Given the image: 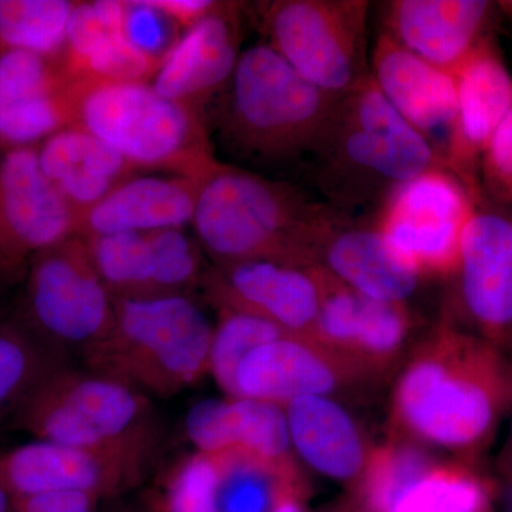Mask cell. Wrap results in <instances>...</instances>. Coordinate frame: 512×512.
<instances>
[{
  "label": "cell",
  "instance_id": "33",
  "mask_svg": "<svg viewBox=\"0 0 512 512\" xmlns=\"http://www.w3.org/2000/svg\"><path fill=\"white\" fill-rule=\"evenodd\" d=\"M289 335L268 320L248 313L220 311L214 326L210 373L227 397H238L237 372L242 360L256 348Z\"/></svg>",
  "mask_w": 512,
  "mask_h": 512
},
{
  "label": "cell",
  "instance_id": "40",
  "mask_svg": "<svg viewBox=\"0 0 512 512\" xmlns=\"http://www.w3.org/2000/svg\"><path fill=\"white\" fill-rule=\"evenodd\" d=\"M510 414V434H508L507 446H505L503 456H501L500 470L501 474H503V476L512 483V404L510 407Z\"/></svg>",
  "mask_w": 512,
  "mask_h": 512
},
{
  "label": "cell",
  "instance_id": "41",
  "mask_svg": "<svg viewBox=\"0 0 512 512\" xmlns=\"http://www.w3.org/2000/svg\"><path fill=\"white\" fill-rule=\"evenodd\" d=\"M12 503V495L0 484V512H10V510H12Z\"/></svg>",
  "mask_w": 512,
  "mask_h": 512
},
{
  "label": "cell",
  "instance_id": "16",
  "mask_svg": "<svg viewBox=\"0 0 512 512\" xmlns=\"http://www.w3.org/2000/svg\"><path fill=\"white\" fill-rule=\"evenodd\" d=\"M87 83L64 73L59 57L32 52L0 56V147H36L76 124Z\"/></svg>",
  "mask_w": 512,
  "mask_h": 512
},
{
  "label": "cell",
  "instance_id": "20",
  "mask_svg": "<svg viewBox=\"0 0 512 512\" xmlns=\"http://www.w3.org/2000/svg\"><path fill=\"white\" fill-rule=\"evenodd\" d=\"M497 3L488 0H392L383 9V30L404 49L454 73L491 36Z\"/></svg>",
  "mask_w": 512,
  "mask_h": 512
},
{
  "label": "cell",
  "instance_id": "4",
  "mask_svg": "<svg viewBox=\"0 0 512 512\" xmlns=\"http://www.w3.org/2000/svg\"><path fill=\"white\" fill-rule=\"evenodd\" d=\"M303 79L266 43L244 50L208 126L245 160L279 163L312 154L339 103Z\"/></svg>",
  "mask_w": 512,
  "mask_h": 512
},
{
  "label": "cell",
  "instance_id": "19",
  "mask_svg": "<svg viewBox=\"0 0 512 512\" xmlns=\"http://www.w3.org/2000/svg\"><path fill=\"white\" fill-rule=\"evenodd\" d=\"M147 467L52 441L35 440L0 453V484L13 498L77 491L103 500L133 487Z\"/></svg>",
  "mask_w": 512,
  "mask_h": 512
},
{
  "label": "cell",
  "instance_id": "45",
  "mask_svg": "<svg viewBox=\"0 0 512 512\" xmlns=\"http://www.w3.org/2000/svg\"><path fill=\"white\" fill-rule=\"evenodd\" d=\"M3 150L2 147H0V158H2Z\"/></svg>",
  "mask_w": 512,
  "mask_h": 512
},
{
  "label": "cell",
  "instance_id": "10",
  "mask_svg": "<svg viewBox=\"0 0 512 512\" xmlns=\"http://www.w3.org/2000/svg\"><path fill=\"white\" fill-rule=\"evenodd\" d=\"M480 207L446 167L396 185L377 207L376 228L423 279H453L471 218Z\"/></svg>",
  "mask_w": 512,
  "mask_h": 512
},
{
  "label": "cell",
  "instance_id": "42",
  "mask_svg": "<svg viewBox=\"0 0 512 512\" xmlns=\"http://www.w3.org/2000/svg\"><path fill=\"white\" fill-rule=\"evenodd\" d=\"M275 512H305V507H303V501H292V503L282 505Z\"/></svg>",
  "mask_w": 512,
  "mask_h": 512
},
{
  "label": "cell",
  "instance_id": "29",
  "mask_svg": "<svg viewBox=\"0 0 512 512\" xmlns=\"http://www.w3.org/2000/svg\"><path fill=\"white\" fill-rule=\"evenodd\" d=\"M437 463L430 448L387 436L373 450L352 500L362 512H394L400 498Z\"/></svg>",
  "mask_w": 512,
  "mask_h": 512
},
{
  "label": "cell",
  "instance_id": "3",
  "mask_svg": "<svg viewBox=\"0 0 512 512\" xmlns=\"http://www.w3.org/2000/svg\"><path fill=\"white\" fill-rule=\"evenodd\" d=\"M315 175L340 211L377 202L431 168L443 154L387 101L370 73L343 96L315 150Z\"/></svg>",
  "mask_w": 512,
  "mask_h": 512
},
{
  "label": "cell",
  "instance_id": "36",
  "mask_svg": "<svg viewBox=\"0 0 512 512\" xmlns=\"http://www.w3.org/2000/svg\"><path fill=\"white\" fill-rule=\"evenodd\" d=\"M121 33L138 52L160 63L183 36V30L153 0L123 2Z\"/></svg>",
  "mask_w": 512,
  "mask_h": 512
},
{
  "label": "cell",
  "instance_id": "25",
  "mask_svg": "<svg viewBox=\"0 0 512 512\" xmlns=\"http://www.w3.org/2000/svg\"><path fill=\"white\" fill-rule=\"evenodd\" d=\"M202 180L178 175H134L79 222L80 237L147 234L191 224Z\"/></svg>",
  "mask_w": 512,
  "mask_h": 512
},
{
  "label": "cell",
  "instance_id": "24",
  "mask_svg": "<svg viewBox=\"0 0 512 512\" xmlns=\"http://www.w3.org/2000/svg\"><path fill=\"white\" fill-rule=\"evenodd\" d=\"M369 73L404 120L430 140V133L450 128L456 117L453 73L424 62L384 32L370 53Z\"/></svg>",
  "mask_w": 512,
  "mask_h": 512
},
{
  "label": "cell",
  "instance_id": "8",
  "mask_svg": "<svg viewBox=\"0 0 512 512\" xmlns=\"http://www.w3.org/2000/svg\"><path fill=\"white\" fill-rule=\"evenodd\" d=\"M366 0H274L256 6L259 28L292 69L342 99L369 74Z\"/></svg>",
  "mask_w": 512,
  "mask_h": 512
},
{
  "label": "cell",
  "instance_id": "43",
  "mask_svg": "<svg viewBox=\"0 0 512 512\" xmlns=\"http://www.w3.org/2000/svg\"><path fill=\"white\" fill-rule=\"evenodd\" d=\"M332 512H362L359 507H357V504L355 501H349V503L340 505L339 508H336V510H333Z\"/></svg>",
  "mask_w": 512,
  "mask_h": 512
},
{
  "label": "cell",
  "instance_id": "18",
  "mask_svg": "<svg viewBox=\"0 0 512 512\" xmlns=\"http://www.w3.org/2000/svg\"><path fill=\"white\" fill-rule=\"evenodd\" d=\"M241 9V3L220 2L210 15L184 32L161 60L151 80L154 90L207 119L241 57Z\"/></svg>",
  "mask_w": 512,
  "mask_h": 512
},
{
  "label": "cell",
  "instance_id": "38",
  "mask_svg": "<svg viewBox=\"0 0 512 512\" xmlns=\"http://www.w3.org/2000/svg\"><path fill=\"white\" fill-rule=\"evenodd\" d=\"M99 498L77 491H55L13 498L10 512H86L96 510Z\"/></svg>",
  "mask_w": 512,
  "mask_h": 512
},
{
  "label": "cell",
  "instance_id": "22",
  "mask_svg": "<svg viewBox=\"0 0 512 512\" xmlns=\"http://www.w3.org/2000/svg\"><path fill=\"white\" fill-rule=\"evenodd\" d=\"M284 409L295 457L320 476L355 490L376 446L345 402L299 397Z\"/></svg>",
  "mask_w": 512,
  "mask_h": 512
},
{
  "label": "cell",
  "instance_id": "31",
  "mask_svg": "<svg viewBox=\"0 0 512 512\" xmlns=\"http://www.w3.org/2000/svg\"><path fill=\"white\" fill-rule=\"evenodd\" d=\"M76 5L72 0H0V56L59 57Z\"/></svg>",
  "mask_w": 512,
  "mask_h": 512
},
{
  "label": "cell",
  "instance_id": "23",
  "mask_svg": "<svg viewBox=\"0 0 512 512\" xmlns=\"http://www.w3.org/2000/svg\"><path fill=\"white\" fill-rule=\"evenodd\" d=\"M185 431L198 453L242 450L265 460L296 463L285 409L279 404L247 397L201 400L187 413Z\"/></svg>",
  "mask_w": 512,
  "mask_h": 512
},
{
  "label": "cell",
  "instance_id": "34",
  "mask_svg": "<svg viewBox=\"0 0 512 512\" xmlns=\"http://www.w3.org/2000/svg\"><path fill=\"white\" fill-rule=\"evenodd\" d=\"M153 258L151 298L188 295L201 284V245L184 228L147 232Z\"/></svg>",
  "mask_w": 512,
  "mask_h": 512
},
{
  "label": "cell",
  "instance_id": "7",
  "mask_svg": "<svg viewBox=\"0 0 512 512\" xmlns=\"http://www.w3.org/2000/svg\"><path fill=\"white\" fill-rule=\"evenodd\" d=\"M137 170L204 180L220 164L207 119L164 99L151 83H89L76 124Z\"/></svg>",
  "mask_w": 512,
  "mask_h": 512
},
{
  "label": "cell",
  "instance_id": "2",
  "mask_svg": "<svg viewBox=\"0 0 512 512\" xmlns=\"http://www.w3.org/2000/svg\"><path fill=\"white\" fill-rule=\"evenodd\" d=\"M338 212L291 184L220 161L202 180L191 225L214 264L275 259L313 266L316 244Z\"/></svg>",
  "mask_w": 512,
  "mask_h": 512
},
{
  "label": "cell",
  "instance_id": "13",
  "mask_svg": "<svg viewBox=\"0 0 512 512\" xmlns=\"http://www.w3.org/2000/svg\"><path fill=\"white\" fill-rule=\"evenodd\" d=\"M79 221L40 168L36 147L0 158V284L18 278L33 256L77 235Z\"/></svg>",
  "mask_w": 512,
  "mask_h": 512
},
{
  "label": "cell",
  "instance_id": "12",
  "mask_svg": "<svg viewBox=\"0 0 512 512\" xmlns=\"http://www.w3.org/2000/svg\"><path fill=\"white\" fill-rule=\"evenodd\" d=\"M446 311L512 359V215L481 205L471 218Z\"/></svg>",
  "mask_w": 512,
  "mask_h": 512
},
{
  "label": "cell",
  "instance_id": "17",
  "mask_svg": "<svg viewBox=\"0 0 512 512\" xmlns=\"http://www.w3.org/2000/svg\"><path fill=\"white\" fill-rule=\"evenodd\" d=\"M457 111L448 128L444 167L481 202L478 168L485 146L512 109V73L493 35L488 36L453 73Z\"/></svg>",
  "mask_w": 512,
  "mask_h": 512
},
{
  "label": "cell",
  "instance_id": "35",
  "mask_svg": "<svg viewBox=\"0 0 512 512\" xmlns=\"http://www.w3.org/2000/svg\"><path fill=\"white\" fill-rule=\"evenodd\" d=\"M167 512H218V468L208 454L195 453L171 477Z\"/></svg>",
  "mask_w": 512,
  "mask_h": 512
},
{
  "label": "cell",
  "instance_id": "5",
  "mask_svg": "<svg viewBox=\"0 0 512 512\" xmlns=\"http://www.w3.org/2000/svg\"><path fill=\"white\" fill-rule=\"evenodd\" d=\"M212 333L190 295L114 299L109 333L83 359L90 372L137 392L174 396L210 373Z\"/></svg>",
  "mask_w": 512,
  "mask_h": 512
},
{
  "label": "cell",
  "instance_id": "9",
  "mask_svg": "<svg viewBox=\"0 0 512 512\" xmlns=\"http://www.w3.org/2000/svg\"><path fill=\"white\" fill-rule=\"evenodd\" d=\"M114 299L107 291L87 247L74 235L33 256L26 269L20 322L64 357L84 355L109 333Z\"/></svg>",
  "mask_w": 512,
  "mask_h": 512
},
{
  "label": "cell",
  "instance_id": "28",
  "mask_svg": "<svg viewBox=\"0 0 512 512\" xmlns=\"http://www.w3.org/2000/svg\"><path fill=\"white\" fill-rule=\"evenodd\" d=\"M19 319L0 318V423L15 419L39 384L64 366Z\"/></svg>",
  "mask_w": 512,
  "mask_h": 512
},
{
  "label": "cell",
  "instance_id": "15",
  "mask_svg": "<svg viewBox=\"0 0 512 512\" xmlns=\"http://www.w3.org/2000/svg\"><path fill=\"white\" fill-rule=\"evenodd\" d=\"M377 383L308 336L282 335L259 346L238 367V397L286 404L308 396L346 400Z\"/></svg>",
  "mask_w": 512,
  "mask_h": 512
},
{
  "label": "cell",
  "instance_id": "26",
  "mask_svg": "<svg viewBox=\"0 0 512 512\" xmlns=\"http://www.w3.org/2000/svg\"><path fill=\"white\" fill-rule=\"evenodd\" d=\"M37 157L43 174L79 222L138 171L114 148L77 126L46 138L37 146Z\"/></svg>",
  "mask_w": 512,
  "mask_h": 512
},
{
  "label": "cell",
  "instance_id": "27",
  "mask_svg": "<svg viewBox=\"0 0 512 512\" xmlns=\"http://www.w3.org/2000/svg\"><path fill=\"white\" fill-rule=\"evenodd\" d=\"M211 457L218 468V512H275L305 498V478L296 463L265 460L242 450Z\"/></svg>",
  "mask_w": 512,
  "mask_h": 512
},
{
  "label": "cell",
  "instance_id": "14",
  "mask_svg": "<svg viewBox=\"0 0 512 512\" xmlns=\"http://www.w3.org/2000/svg\"><path fill=\"white\" fill-rule=\"evenodd\" d=\"M200 285L218 311L254 315L289 335L311 338L315 329L322 298L318 266L275 259L214 264Z\"/></svg>",
  "mask_w": 512,
  "mask_h": 512
},
{
  "label": "cell",
  "instance_id": "37",
  "mask_svg": "<svg viewBox=\"0 0 512 512\" xmlns=\"http://www.w3.org/2000/svg\"><path fill=\"white\" fill-rule=\"evenodd\" d=\"M481 205L512 208V109L488 141L478 168Z\"/></svg>",
  "mask_w": 512,
  "mask_h": 512
},
{
  "label": "cell",
  "instance_id": "30",
  "mask_svg": "<svg viewBox=\"0 0 512 512\" xmlns=\"http://www.w3.org/2000/svg\"><path fill=\"white\" fill-rule=\"evenodd\" d=\"M494 485L474 464L439 461L400 498L394 512H491Z\"/></svg>",
  "mask_w": 512,
  "mask_h": 512
},
{
  "label": "cell",
  "instance_id": "32",
  "mask_svg": "<svg viewBox=\"0 0 512 512\" xmlns=\"http://www.w3.org/2000/svg\"><path fill=\"white\" fill-rule=\"evenodd\" d=\"M86 239L97 274L113 299L151 298L150 241L147 234H109Z\"/></svg>",
  "mask_w": 512,
  "mask_h": 512
},
{
  "label": "cell",
  "instance_id": "44",
  "mask_svg": "<svg viewBox=\"0 0 512 512\" xmlns=\"http://www.w3.org/2000/svg\"><path fill=\"white\" fill-rule=\"evenodd\" d=\"M498 8L504 10L507 15L512 16V0H504V2L497 3Z\"/></svg>",
  "mask_w": 512,
  "mask_h": 512
},
{
  "label": "cell",
  "instance_id": "39",
  "mask_svg": "<svg viewBox=\"0 0 512 512\" xmlns=\"http://www.w3.org/2000/svg\"><path fill=\"white\" fill-rule=\"evenodd\" d=\"M175 25L184 32L197 25L205 16L217 8L215 0H153Z\"/></svg>",
  "mask_w": 512,
  "mask_h": 512
},
{
  "label": "cell",
  "instance_id": "21",
  "mask_svg": "<svg viewBox=\"0 0 512 512\" xmlns=\"http://www.w3.org/2000/svg\"><path fill=\"white\" fill-rule=\"evenodd\" d=\"M313 266L367 298L383 302L410 303L423 278L404 264L375 222H359L339 211L323 231Z\"/></svg>",
  "mask_w": 512,
  "mask_h": 512
},
{
  "label": "cell",
  "instance_id": "1",
  "mask_svg": "<svg viewBox=\"0 0 512 512\" xmlns=\"http://www.w3.org/2000/svg\"><path fill=\"white\" fill-rule=\"evenodd\" d=\"M511 404V357L444 309L397 370L389 436L474 464Z\"/></svg>",
  "mask_w": 512,
  "mask_h": 512
},
{
  "label": "cell",
  "instance_id": "46",
  "mask_svg": "<svg viewBox=\"0 0 512 512\" xmlns=\"http://www.w3.org/2000/svg\"><path fill=\"white\" fill-rule=\"evenodd\" d=\"M86 512H96V510H90V511H86Z\"/></svg>",
  "mask_w": 512,
  "mask_h": 512
},
{
  "label": "cell",
  "instance_id": "11",
  "mask_svg": "<svg viewBox=\"0 0 512 512\" xmlns=\"http://www.w3.org/2000/svg\"><path fill=\"white\" fill-rule=\"evenodd\" d=\"M319 272L322 298L311 338L373 382H384L419 342L414 340L419 316L410 303L367 298L322 268Z\"/></svg>",
  "mask_w": 512,
  "mask_h": 512
},
{
  "label": "cell",
  "instance_id": "6",
  "mask_svg": "<svg viewBox=\"0 0 512 512\" xmlns=\"http://www.w3.org/2000/svg\"><path fill=\"white\" fill-rule=\"evenodd\" d=\"M35 440L123 458L147 467L158 443L146 394L66 365L46 377L13 419Z\"/></svg>",
  "mask_w": 512,
  "mask_h": 512
}]
</instances>
